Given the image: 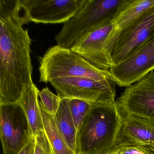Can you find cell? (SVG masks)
Returning <instances> with one entry per match:
<instances>
[{
    "label": "cell",
    "instance_id": "ffe728a7",
    "mask_svg": "<svg viewBox=\"0 0 154 154\" xmlns=\"http://www.w3.org/2000/svg\"><path fill=\"white\" fill-rule=\"evenodd\" d=\"M68 99L70 110L74 121L76 128L78 130L82 125L84 119L81 117V114L78 110L77 105V99Z\"/></svg>",
    "mask_w": 154,
    "mask_h": 154
},
{
    "label": "cell",
    "instance_id": "5b68a950",
    "mask_svg": "<svg viewBox=\"0 0 154 154\" xmlns=\"http://www.w3.org/2000/svg\"><path fill=\"white\" fill-rule=\"evenodd\" d=\"M121 30L112 20L85 33L71 49L98 68L109 70L114 66L112 53Z\"/></svg>",
    "mask_w": 154,
    "mask_h": 154
},
{
    "label": "cell",
    "instance_id": "e0dca14e",
    "mask_svg": "<svg viewBox=\"0 0 154 154\" xmlns=\"http://www.w3.org/2000/svg\"><path fill=\"white\" fill-rule=\"evenodd\" d=\"M41 103L48 113L54 116L59 108L61 98L51 91L48 87L44 88L39 92Z\"/></svg>",
    "mask_w": 154,
    "mask_h": 154
},
{
    "label": "cell",
    "instance_id": "9c48e42d",
    "mask_svg": "<svg viewBox=\"0 0 154 154\" xmlns=\"http://www.w3.org/2000/svg\"><path fill=\"white\" fill-rule=\"evenodd\" d=\"M116 103L122 115L154 120V72L126 87Z\"/></svg>",
    "mask_w": 154,
    "mask_h": 154
},
{
    "label": "cell",
    "instance_id": "8fae6325",
    "mask_svg": "<svg viewBox=\"0 0 154 154\" xmlns=\"http://www.w3.org/2000/svg\"><path fill=\"white\" fill-rule=\"evenodd\" d=\"M154 70V37L126 60L113 66L109 71L116 83L127 87Z\"/></svg>",
    "mask_w": 154,
    "mask_h": 154
},
{
    "label": "cell",
    "instance_id": "7402d4cb",
    "mask_svg": "<svg viewBox=\"0 0 154 154\" xmlns=\"http://www.w3.org/2000/svg\"><path fill=\"white\" fill-rule=\"evenodd\" d=\"M147 148L149 150H151L152 152H154V142H153L152 144L148 146H144Z\"/></svg>",
    "mask_w": 154,
    "mask_h": 154
},
{
    "label": "cell",
    "instance_id": "3957f363",
    "mask_svg": "<svg viewBox=\"0 0 154 154\" xmlns=\"http://www.w3.org/2000/svg\"><path fill=\"white\" fill-rule=\"evenodd\" d=\"M39 82L48 83L60 77H82L98 81H113L109 70L92 64L71 48L57 45L39 57Z\"/></svg>",
    "mask_w": 154,
    "mask_h": 154
},
{
    "label": "cell",
    "instance_id": "7c38bea8",
    "mask_svg": "<svg viewBox=\"0 0 154 154\" xmlns=\"http://www.w3.org/2000/svg\"><path fill=\"white\" fill-rule=\"evenodd\" d=\"M122 116V122L117 139V148L127 146H148L154 142V120L131 115Z\"/></svg>",
    "mask_w": 154,
    "mask_h": 154
},
{
    "label": "cell",
    "instance_id": "ac0fdd59",
    "mask_svg": "<svg viewBox=\"0 0 154 154\" xmlns=\"http://www.w3.org/2000/svg\"><path fill=\"white\" fill-rule=\"evenodd\" d=\"M35 154H55L45 131L35 137Z\"/></svg>",
    "mask_w": 154,
    "mask_h": 154
},
{
    "label": "cell",
    "instance_id": "277c9868",
    "mask_svg": "<svg viewBox=\"0 0 154 154\" xmlns=\"http://www.w3.org/2000/svg\"><path fill=\"white\" fill-rule=\"evenodd\" d=\"M129 0H86L74 17L57 34V45L71 48L85 33L112 21Z\"/></svg>",
    "mask_w": 154,
    "mask_h": 154
},
{
    "label": "cell",
    "instance_id": "2e32d148",
    "mask_svg": "<svg viewBox=\"0 0 154 154\" xmlns=\"http://www.w3.org/2000/svg\"><path fill=\"white\" fill-rule=\"evenodd\" d=\"M154 6V0H129L113 20L121 30Z\"/></svg>",
    "mask_w": 154,
    "mask_h": 154
},
{
    "label": "cell",
    "instance_id": "ba28073f",
    "mask_svg": "<svg viewBox=\"0 0 154 154\" xmlns=\"http://www.w3.org/2000/svg\"><path fill=\"white\" fill-rule=\"evenodd\" d=\"M154 37V6L121 30L112 54L114 65L133 54Z\"/></svg>",
    "mask_w": 154,
    "mask_h": 154
},
{
    "label": "cell",
    "instance_id": "8992f818",
    "mask_svg": "<svg viewBox=\"0 0 154 154\" xmlns=\"http://www.w3.org/2000/svg\"><path fill=\"white\" fill-rule=\"evenodd\" d=\"M61 98L75 99L93 103L116 102L114 81H98L82 77H60L50 82Z\"/></svg>",
    "mask_w": 154,
    "mask_h": 154
},
{
    "label": "cell",
    "instance_id": "9a60e30c",
    "mask_svg": "<svg viewBox=\"0 0 154 154\" xmlns=\"http://www.w3.org/2000/svg\"><path fill=\"white\" fill-rule=\"evenodd\" d=\"M44 131L55 154H75L67 145L56 124L54 116L47 112L39 101Z\"/></svg>",
    "mask_w": 154,
    "mask_h": 154
},
{
    "label": "cell",
    "instance_id": "44dd1931",
    "mask_svg": "<svg viewBox=\"0 0 154 154\" xmlns=\"http://www.w3.org/2000/svg\"><path fill=\"white\" fill-rule=\"evenodd\" d=\"M35 137H32L29 143L18 154H35Z\"/></svg>",
    "mask_w": 154,
    "mask_h": 154
},
{
    "label": "cell",
    "instance_id": "6da1fadb",
    "mask_svg": "<svg viewBox=\"0 0 154 154\" xmlns=\"http://www.w3.org/2000/svg\"><path fill=\"white\" fill-rule=\"evenodd\" d=\"M30 22L19 0H0V104L17 103L34 84L32 39L23 27Z\"/></svg>",
    "mask_w": 154,
    "mask_h": 154
},
{
    "label": "cell",
    "instance_id": "30bf717a",
    "mask_svg": "<svg viewBox=\"0 0 154 154\" xmlns=\"http://www.w3.org/2000/svg\"><path fill=\"white\" fill-rule=\"evenodd\" d=\"M31 22L60 24L68 22L82 8L86 0H21Z\"/></svg>",
    "mask_w": 154,
    "mask_h": 154
},
{
    "label": "cell",
    "instance_id": "52a82bcc",
    "mask_svg": "<svg viewBox=\"0 0 154 154\" xmlns=\"http://www.w3.org/2000/svg\"><path fill=\"white\" fill-rule=\"evenodd\" d=\"M0 137L3 154H18L33 137L26 116L17 103L0 104Z\"/></svg>",
    "mask_w": 154,
    "mask_h": 154
},
{
    "label": "cell",
    "instance_id": "d6986e66",
    "mask_svg": "<svg viewBox=\"0 0 154 154\" xmlns=\"http://www.w3.org/2000/svg\"><path fill=\"white\" fill-rule=\"evenodd\" d=\"M112 154H154L144 146H131L118 148Z\"/></svg>",
    "mask_w": 154,
    "mask_h": 154
},
{
    "label": "cell",
    "instance_id": "5bb4252c",
    "mask_svg": "<svg viewBox=\"0 0 154 154\" xmlns=\"http://www.w3.org/2000/svg\"><path fill=\"white\" fill-rule=\"evenodd\" d=\"M54 119L67 145L75 154L77 129L70 110L68 98H61L59 108L54 116Z\"/></svg>",
    "mask_w": 154,
    "mask_h": 154
},
{
    "label": "cell",
    "instance_id": "4fadbf2b",
    "mask_svg": "<svg viewBox=\"0 0 154 154\" xmlns=\"http://www.w3.org/2000/svg\"><path fill=\"white\" fill-rule=\"evenodd\" d=\"M40 91L35 84L24 89L17 103L21 106L27 118L33 137L43 133L44 131L38 97Z\"/></svg>",
    "mask_w": 154,
    "mask_h": 154
},
{
    "label": "cell",
    "instance_id": "7a4b0ae2",
    "mask_svg": "<svg viewBox=\"0 0 154 154\" xmlns=\"http://www.w3.org/2000/svg\"><path fill=\"white\" fill-rule=\"evenodd\" d=\"M122 116L116 101L92 103L77 130L75 154H112L117 140Z\"/></svg>",
    "mask_w": 154,
    "mask_h": 154
}]
</instances>
